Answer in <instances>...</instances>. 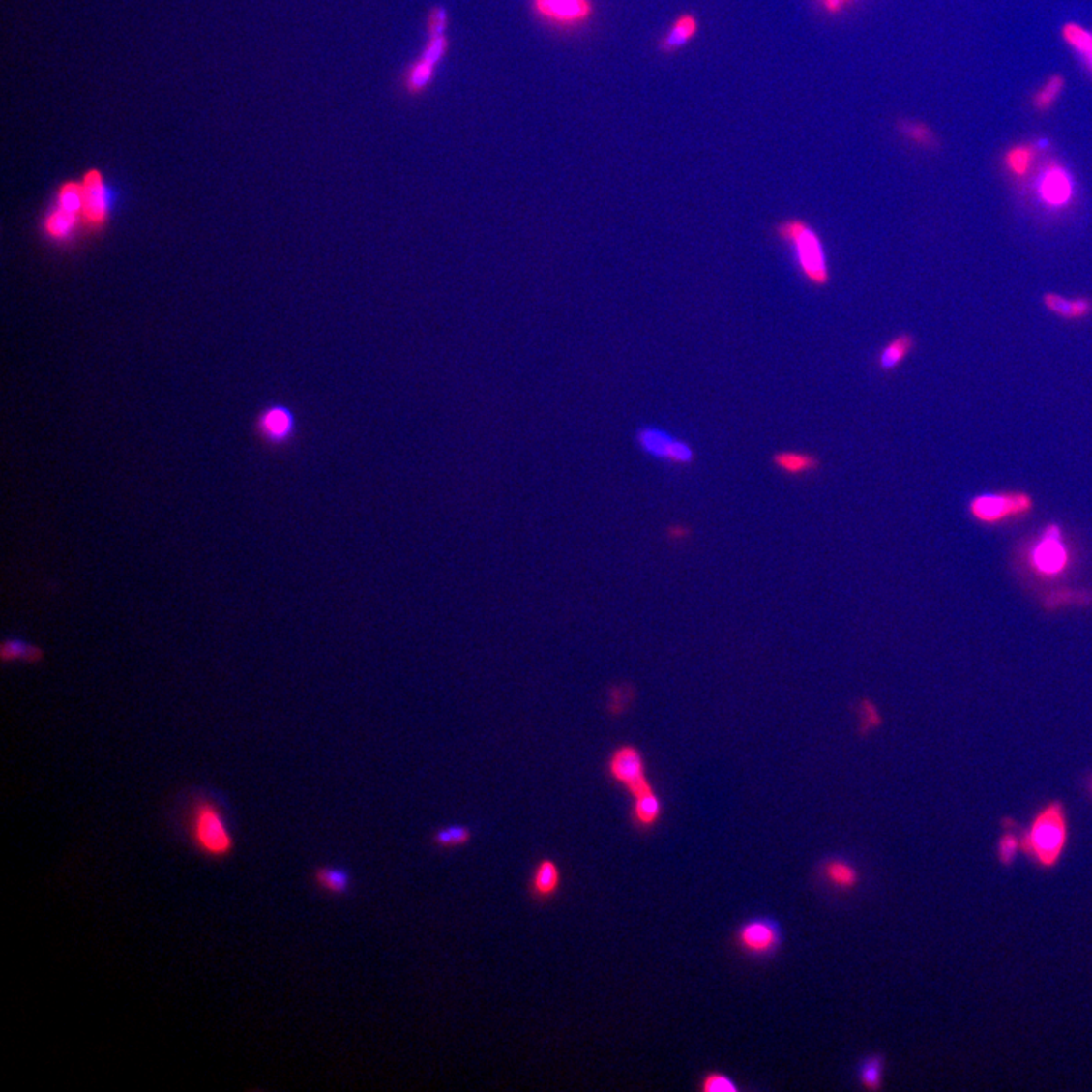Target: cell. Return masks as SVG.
I'll return each instance as SVG.
<instances>
[{
	"label": "cell",
	"instance_id": "6da1fadb",
	"mask_svg": "<svg viewBox=\"0 0 1092 1092\" xmlns=\"http://www.w3.org/2000/svg\"><path fill=\"white\" fill-rule=\"evenodd\" d=\"M1021 853L1043 871H1053L1070 841V818L1064 801L1051 800L1036 812L1027 829L1019 832Z\"/></svg>",
	"mask_w": 1092,
	"mask_h": 1092
},
{
	"label": "cell",
	"instance_id": "7a4b0ae2",
	"mask_svg": "<svg viewBox=\"0 0 1092 1092\" xmlns=\"http://www.w3.org/2000/svg\"><path fill=\"white\" fill-rule=\"evenodd\" d=\"M774 237L792 253L798 274L815 288L829 287L832 281L829 255L821 234L805 219L789 218L777 221Z\"/></svg>",
	"mask_w": 1092,
	"mask_h": 1092
},
{
	"label": "cell",
	"instance_id": "3957f363",
	"mask_svg": "<svg viewBox=\"0 0 1092 1092\" xmlns=\"http://www.w3.org/2000/svg\"><path fill=\"white\" fill-rule=\"evenodd\" d=\"M189 835L194 848L208 859H226L234 850V836L215 801L194 803L189 816Z\"/></svg>",
	"mask_w": 1092,
	"mask_h": 1092
},
{
	"label": "cell",
	"instance_id": "277c9868",
	"mask_svg": "<svg viewBox=\"0 0 1092 1092\" xmlns=\"http://www.w3.org/2000/svg\"><path fill=\"white\" fill-rule=\"evenodd\" d=\"M84 189V231L96 236L108 228L119 204V191L101 167H88L82 172Z\"/></svg>",
	"mask_w": 1092,
	"mask_h": 1092
},
{
	"label": "cell",
	"instance_id": "5b68a950",
	"mask_svg": "<svg viewBox=\"0 0 1092 1092\" xmlns=\"http://www.w3.org/2000/svg\"><path fill=\"white\" fill-rule=\"evenodd\" d=\"M605 773L632 798L654 786L646 774L645 757L636 745L622 744L613 750L605 765Z\"/></svg>",
	"mask_w": 1092,
	"mask_h": 1092
},
{
	"label": "cell",
	"instance_id": "8992f818",
	"mask_svg": "<svg viewBox=\"0 0 1092 1092\" xmlns=\"http://www.w3.org/2000/svg\"><path fill=\"white\" fill-rule=\"evenodd\" d=\"M636 442L643 453L664 463L691 466L696 458L695 450L685 439L659 427H640L636 431Z\"/></svg>",
	"mask_w": 1092,
	"mask_h": 1092
},
{
	"label": "cell",
	"instance_id": "52a82bcc",
	"mask_svg": "<svg viewBox=\"0 0 1092 1092\" xmlns=\"http://www.w3.org/2000/svg\"><path fill=\"white\" fill-rule=\"evenodd\" d=\"M783 933L776 920L753 918L739 926L734 933V944L750 958H770L779 952Z\"/></svg>",
	"mask_w": 1092,
	"mask_h": 1092
},
{
	"label": "cell",
	"instance_id": "ba28073f",
	"mask_svg": "<svg viewBox=\"0 0 1092 1092\" xmlns=\"http://www.w3.org/2000/svg\"><path fill=\"white\" fill-rule=\"evenodd\" d=\"M1032 507V498L1026 493H987L976 496L969 510L980 522L995 523L1029 514Z\"/></svg>",
	"mask_w": 1092,
	"mask_h": 1092
},
{
	"label": "cell",
	"instance_id": "9c48e42d",
	"mask_svg": "<svg viewBox=\"0 0 1092 1092\" xmlns=\"http://www.w3.org/2000/svg\"><path fill=\"white\" fill-rule=\"evenodd\" d=\"M533 11L546 25L573 29L590 20L594 4L592 0H533Z\"/></svg>",
	"mask_w": 1092,
	"mask_h": 1092
},
{
	"label": "cell",
	"instance_id": "30bf717a",
	"mask_svg": "<svg viewBox=\"0 0 1092 1092\" xmlns=\"http://www.w3.org/2000/svg\"><path fill=\"white\" fill-rule=\"evenodd\" d=\"M40 231L53 247H71L76 242L79 232L84 231V221L81 216L49 202L40 221Z\"/></svg>",
	"mask_w": 1092,
	"mask_h": 1092
},
{
	"label": "cell",
	"instance_id": "8fae6325",
	"mask_svg": "<svg viewBox=\"0 0 1092 1092\" xmlns=\"http://www.w3.org/2000/svg\"><path fill=\"white\" fill-rule=\"evenodd\" d=\"M255 431L269 447H284L296 434L295 413L282 404L269 405L258 415Z\"/></svg>",
	"mask_w": 1092,
	"mask_h": 1092
},
{
	"label": "cell",
	"instance_id": "7c38bea8",
	"mask_svg": "<svg viewBox=\"0 0 1092 1092\" xmlns=\"http://www.w3.org/2000/svg\"><path fill=\"white\" fill-rule=\"evenodd\" d=\"M1036 191L1047 207L1064 208L1075 196V180L1064 165L1051 162L1041 173Z\"/></svg>",
	"mask_w": 1092,
	"mask_h": 1092
},
{
	"label": "cell",
	"instance_id": "4fadbf2b",
	"mask_svg": "<svg viewBox=\"0 0 1092 1092\" xmlns=\"http://www.w3.org/2000/svg\"><path fill=\"white\" fill-rule=\"evenodd\" d=\"M1032 563L1038 573L1046 576H1059L1068 566V549L1061 541V528L1048 525L1043 541L1032 552Z\"/></svg>",
	"mask_w": 1092,
	"mask_h": 1092
},
{
	"label": "cell",
	"instance_id": "5bb4252c",
	"mask_svg": "<svg viewBox=\"0 0 1092 1092\" xmlns=\"http://www.w3.org/2000/svg\"><path fill=\"white\" fill-rule=\"evenodd\" d=\"M562 868L551 857H542L534 865L528 880V897L538 904L551 902L562 889Z\"/></svg>",
	"mask_w": 1092,
	"mask_h": 1092
},
{
	"label": "cell",
	"instance_id": "9a60e30c",
	"mask_svg": "<svg viewBox=\"0 0 1092 1092\" xmlns=\"http://www.w3.org/2000/svg\"><path fill=\"white\" fill-rule=\"evenodd\" d=\"M662 815H664V801L661 795L657 794L654 786L633 797L629 818L630 824L636 832H651L661 822Z\"/></svg>",
	"mask_w": 1092,
	"mask_h": 1092
},
{
	"label": "cell",
	"instance_id": "2e32d148",
	"mask_svg": "<svg viewBox=\"0 0 1092 1092\" xmlns=\"http://www.w3.org/2000/svg\"><path fill=\"white\" fill-rule=\"evenodd\" d=\"M822 880L827 883V886L840 891V893H850L857 888L861 883V875L857 871L851 862L841 859V857H833L829 861L824 862L819 870Z\"/></svg>",
	"mask_w": 1092,
	"mask_h": 1092
},
{
	"label": "cell",
	"instance_id": "e0dca14e",
	"mask_svg": "<svg viewBox=\"0 0 1092 1092\" xmlns=\"http://www.w3.org/2000/svg\"><path fill=\"white\" fill-rule=\"evenodd\" d=\"M771 461L780 472L790 477L812 474L818 471L821 466V460L815 454L805 453V451H777L773 454Z\"/></svg>",
	"mask_w": 1092,
	"mask_h": 1092
},
{
	"label": "cell",
	"instance_id": "ac0fdd59",
	"mask_svg": "<svg viewBox=\"0 0 1092 1092\" xmlns=\"http://www.w3.org/2000/svg\"><path fill=\"white\" fill-rule=\"evenodd\" d=\"M913 348H915V339H913L912 334H899L896 338L891 339L878 352L877 360H875L877 369L883 373L893 372L909 357Z\"/></svg>",
	"mask_w": 1092,
	"mask_h": 1092
},
{
	"label": "cell",
	"instance_id": "d6986e66",
	"mask_svg": "<svg viewBox=\"0 0 1092 1092\" xmlns=\"http://www.w3.org/2000/svg\"><path fill=\"white\" fill-rule=\"evenodd\" d=\"M698 32V20L695 15H682L675 18L671 29L659 43V49L664 53H672L688 44Z\"/></svg>",
	"mask_w": 1092,
	"mask_h": 1092
},
{
	"label": "cell",
	"instance_id": "ffe728a7",
	"mask_svg": "<svg viewBox=\"0 0 1092 1092\" xmlns=\"http://www.w3.org/2000/svg\"><path fill=\"white\" fill-rule=\"evenodd\" d=\"M313 880L317 889L334 897L348 894L352 885L351 874L344 868L338 867L317 868L313 874Z\"/></svg>",
	"mask_w": 1092,
	"mask_h": 1092
},
{
	"label": "cell",
	"instance_id": "44dd1931",
	"mask_svg": "<svg viewBox=\"0 0 1092 1092\" xmlns=\"http://www.w3.org/2000/svg\"><path fill=\"white\" fill-rule=\"evenodd\" d=\"M50 202L82 218V213H84V189H82L81 178H69V180L61 181L55 187Z\"/></svg>",
	"mask_w": 1092,
	"mask_h": 1092
},
{
	"label": "cell",
	"instance_id": "7402d4cb",
	"mask_svg": "<svg viewBox=\"0 0 1092 1092\" xmlns=\"http://www.w3.org/2000/svg\"><path fill=\"white\" fill-rule=\"evenodd\" d=\"M886 1057L880 1053L868 1054L857 1068V1080L867 1091H880L885 1083Z\"/></svg>",
	"mask_w": 1092,
	"mask_h": 1092
},
{
	"label": "cell",
	"instance_id": "603a6c76",
	"mask_svg": "<svg viewBox=\"0 0 1092 1092\" xmlns=\"http://www.w3.org/2000/svg\"><path fill=\"white\" fill-rule=\"evenodd\" d=\"M1044 306L1050 310L1051 313L1064 319H1083L1092 311V304L1088 299H1068L1056 293H1047L1044 296Z\"/></svg>",
	"mask_w": 1092,
	"mask_h": 1092
},
{
	"label": "cell",
	"instance_id": "cb8c5ba5",
	"mask_svg": "<svg viewBox=\"0 0 1092 1092\" xmlns=\"http://www.w3.org/2000/svg\"><path fill=\"white\" fill-rule=\"evenodd\" d=\"M1001 827H1003V835L997 842V861L1001 867L1009 868L1016 864L1017 857L1021 851V840H1019L1018 824H1017L1011 816L1001 819Z\"/></svg>",
	"mask_w": 1092,
	"mask_h": 1092
},
{
	"label": "cell",
	"instance_id": "d4e9b609",
	"mask_svg": "<svg viewBox=\"0 0 1092 1092\" xmlns=\"http://www.w3.org/2000/svg\"><path fill=\"white\" fill-rule=\"evenodd\" d=\"M472 838H474V833L469 827L453 824V826L442 827V829L432 833L431 842L439 850H456V848H463V846L469 845Z\"/></svg>",
	"mask_w": 1092,
	"mask_h": 1092
},
{
	"label": "cell",
	"instance_id": "484cf974",
	"mask_svg": "<svg viewBox=\"0 0 1092 1092\" xmlns=\"http://www.w3.org/2000/svg\"><path fill=\"white\" fill-rule=\"evenodd\" d=\"M1035 159L1036 152L1033 146H1030V144H1018V146H1014V148L1006 152V169H1008L1012 175L1017 176V178H1022V176H1026L1027 173L1030 172V169H1032Z\"/></svg>",
	"mask_w": 1092,
	"mask_h": 1092
},
{
	"label": "cell",
	"instance_id": "4316f807",
	"mask_svg": "<svg viewBox=\"0 0 1092 1092\" xmlns=\"http://www.w3.org/2000/svg\"><path fill=\"white\" fill-rule=\"evenodd\" d=\"M1065 88V77L1062 74H1053L1047 79L1046 84L1033 95L1032 103L1038 111H1048L1061 98Z\"/></svg>",
	"mask_w": 1092,
	"mask_h": 1092
},
{
	"label": "cell",
	"instance_id": "83f0119b",
	"mask_svg": "<svg viewBox=\"0 0 1092 1092\" xmlns=\"http://www.w3.org/2000/svg\"><path fill=\"white\" fill-rule=\"evenodd\" d=\"M698 1088L701 1092H738L741 1086L725 1073L709 1072L699 1080Z\"/></svg>",
	"mask_w": 1092,
	"mask_h": 1092
},
{
	"label": "cell",
	"instance_id": "f1b7e54d",
	"mask_svg": "<svg viewBox=\"0 0 1092 1092\" xmlns=\"http://www.w3.org/2000/svg\"><path fill=\"white\" fill-rule=\"evenodd\" d=\"M901 133L904 137L913 141V143L921 146V148H933V133L924 124H913V122H910V124H902Z\"/></svg>",
	"mask_w": 1092,
	"mask_h": 1092
},
{
	"label": "cell",
	"instance_id": "f546056e",
	"mask_svg": "<svg viewBox=\"0 0 1092 1092\" xmlns=\"http://www.w3.org/2000/svg\"><path fill=\"white\" fill-rule=\"evenodd\" d=\"M37 653H39V651H37L36 648H32V646L26 645V643L23 642H17V640L7 642L4 645V657L5 659H11V661H15V659H21V661L36 659Z\"/></svg>",
	"mask_w": 1092,
	"mask_h": 1092
},
{
	"label": "cell",
	"instance_id": "4dcf8cb0",
	"mask_svg": "<svg viewBox=\"0 0 1092 1092\" xmlns=\"http://www.w3.org/2000/svg\"><path fill=\"white\" fill-rule=\"evenodd\" d=\"M429 34H447L448 15L443 8H434L428 20Z\"/></svg>",
	"mask_w": 1092,
	"mask_h": 1092
},
{
	"label": "cell",
	"instance_id": "1f68e13d",
	"mask_svg": "<svg viewBox=\"0 0 1092 1092\" xmlns=\"http://www.w3.org/2000/svg\"><path fill=\"white\" fill-rule=\"evenodd\" d=\"M851 0H822V5L829 11L830 15H836L843 10L845 5L850 4Z\"/></svg>",
	"mask_w": 1092,
	"mask_h": 1092
},
{
	"label": "cell",
	"instance_id": "d6a6232c",
	"mask_svg": "<svg viewBox=\"0 0 1092 1092\" xmlns=\"http://www.w3.org/2000/svg\"><path fill=\"white\" fill-rule=\"evenodd\" d=\"M1078 55L1083 58L1086 66L1089 67V71L1092 72V39L1091 42H1089L1088 44H1086V46L1083 47L1080 52H1078Z\"/></svg>",
	"mask_w": 1092,
	"mask_h": 1092
},
{
	"label": "cell",
	"instance_id": "836d02e7",
	"mask_svg": "<svg viewBox=\"0 0 1092 1092\" xmlns=\"http://www.w3.org/2000/svg\"><path fill=\"white\" fill-rule=\"evenodd\" d=\"M1089 787H1091V792H1092V779H1091V783H1089Z\"/></svg>",
	"mask_w": 1092,
	"mask_h": 1092
}]
</instances>
